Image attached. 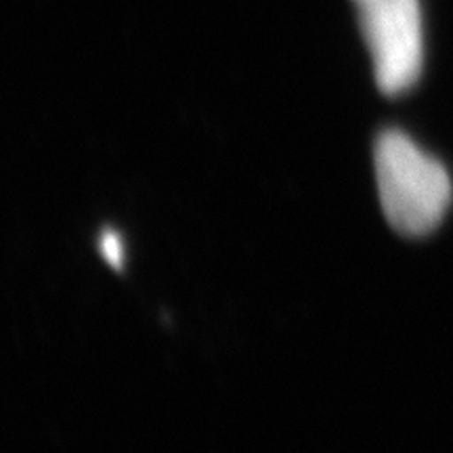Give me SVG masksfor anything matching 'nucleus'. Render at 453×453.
<instances>
[{
    "instance_id": "f257e3e1",
    "label": "nucleus",
    "mask_w": 453,
    "mask_h": 453,
    "mask_svg": "<svg viewBox=\"0 0 453 453\" xmlns=\"http://www.w3.org/2000/svg\"><path fill=\"white\" fill-rule=\"evenodd\" d=\"M378 194L393 229L410 237L428 235L451 206L447 168L401 130H384L373 147Z\"/></svg>"
},
{
    "instance_id": "f03ea898",
    "label": "nucleus",
    "mask_w": 453,
    "mask_h": 453,
    "mask_svg": "<svg viewBox=\"0 0 453 453\" xmlns=\"http://www.w3.org/2000/svg\"><path fill=\"white\" fill-rule=\"evenodd\" d=\"M359 24L384 95L405 93L424 65L420 0H370L359 4Z\"/></svg>"
},
{
    "instance_id": "7ed1b4c3",
    "label": "nucleus",
    "mask_w": 453,
    "mask_h": 453,
    "mask_svg": "<svg viewBox=\"0 0 453 453\" xmlns=\"http://www.w3.org/2000/svg\"><path fill=\"white\" fill-rule=\"evenodd\" d=\"M99 252H101V257H104L113 269H122L124 243H122L120 234H116V231H110V229L101 231Z\"/></svg>"
},
{
    "instance_id": "20e7f679",
    "label": "nucleus",
    "mask_w": 453,
    "mask_h": 453,
    "mask_svg": "<svg viewBox=\"0 0 453 453\" xmlns=\"http://www.w3.org/2000/svg\"><path fill=\"white\" fill-rule=\"evenodd\" d=\"M357 4H365V3H370V0H355Z\"/></svg>"
}]
</instances>
